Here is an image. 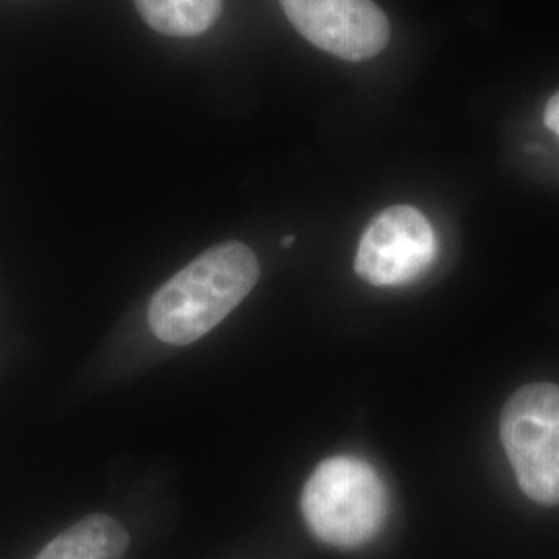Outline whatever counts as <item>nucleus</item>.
<instances>
[{"label":"nucleus","instance_id":"f257e3e1","mask_svg":"<svg viewBox=\"0 0 559 559\" xmlns=\"http://www.w3.org/2000/svg\"><path fill=\"white\" fill-rule=\"evenodd\" d=\"M260 280V261L242 242H222L182 267L150 302L154 334L175 346L203 338Z\"/></svg>","mask_w":559,"mask_h":559},{"label":"nucleus","instance_id":"f03ea898","mask_svg":"<svg viewBox=\"0 0 559 559\" xmlns=\"http://www.w3.org/2000/svg\"><path fill=\"white\" fill-rule=\"evenodd\" d=\"M300 510L316 539L346 549L359 547L385 522V487L365 460L334 456L323 460L305 483Z\"/></svg>","mask_w":559,"mask_h":559},{"label":"nucleus","instance_id":"0eeeda50","mask_svg":"<svg viewBox=\"0 0 559 559\" xmlns=\"http://www.w3.org/2000/svg\"><path fill=\"white\" fill-rule=\"evenodd\" d=\"M135 7L145 23L164 36L191 38L218 21L222 0H135Z\"/></svg>","mask_w":559,"mask_h":559},{"label":"nucleus","instance_id":"39448f33","mask_svg":"<svg viewBox=\"0 0 559 559\" xmlns=\"http://www.w3.org/2000/svg\"><path fill=\"white\" fill-rule=\"evenodd\" d=\"M302 38L342 60H367L390 41V23L373 0H280Z\"/></svg>","mask_w":559,"mask_h":559},{"label":"nucleus","instance_id":"6e6552de","mask_svg":"<svg viewBox=\"0 0 559 559\" xmlns=\"http://www.w3.org/2000/svg\"><path fill=\"white\" fill-rule=\"evenodd\" d=\"M545 124L559 138V92L551 100L547 102V108H545Z\"/></svg>","mask_w":559,"mask_h":559},{"label":"nucleus","instance_id":"423d86ee","mask_svg":"<svg viewBox=\"0 0 559 559\" xmlns=\"http://www.w3.org/2000/svg\"><path fill=\"white\" fill-rule=\"evenodd\" d=\"M129 533L119 520L92 514L50 540L36 559H122Z\"/></svg>","mask_w":559,"mask_h":559},{"label":"nucleus","instance_id":"20e7f679","mask_svg":"<svg viewBox=\"0 0 559 559\" xmlns=\"http://www.w3.org/2000/svg\"><path fill=\"white\" fill-rule=\"evenodd\" d=\"M438 235L417 207L392 205L360 237L355 270L373 286H404L438 260Z\"/></svg>","mask_w":559,"mask_h":559},{"label":"nucleus","instance_id":"1a4fd4ad","mask_svg":"<svg viewBox=\"0 0 559 559\" xmlns=\"http://www.w3.org/2000/svg\"><path fill=\"white\" fill-rule=\"evenodd\" d=\"M293 240H295V237H286V239L282 240V242L288 247V245H293Z\"/></svg>","mask_w":559,"mask_h":559},{"label":"nucleus","instance_id":"7ed1b4c3","mask_svg":"<svg viewBox=\"0 0 559 559\" xmlns=\"http://www.w3.org/2000/svg\"><path fill=\"white\" fill-rule=\"evenodd\" d=\"M501 443L520 489L540 506L559 503V385L528 383L501 411Z\"/></svg>","mask_w":559,"mask_h":559}]
</instances>
